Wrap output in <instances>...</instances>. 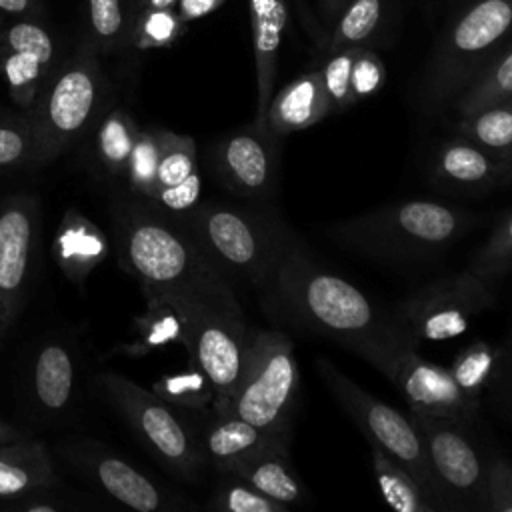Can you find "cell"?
Returning a JSON list of instances; mask_svg holds the SVG:
<instances>
[{"instance_id":"cell-1","label":"cell","mask_w":512,"mask_h":512,"mask_svg":"<svg viewBox=\"0 0 512 512\" xmlns=\"http://www.w3.org/2000/svg\"><path fill=\"white\" fill-rule=\"evenodd\" d=\"M258 292L272 318L334 340L384 376L406 350L418 348L398 318H388L360 288L318 264L292 230Z\"/></svg>"},{"instance_id":"cell-2","label":"cell","mask_w":512,"mask_h":512,"mask_svg":"<svg viewBox=\"0 0 512 512\" xmlns=\"http://www.w3.org/2000/svg\"><path fill=\"white\" fill-rule=\"evenodd\" d=\"M122 266L140 282L146 300L164 296L236 298L228 278L212 264L184 224L140 206L116 216Z\"/></svg>"},{"instance_id":"cell-3","label":"cell","mask_w":512,"mask_h":512,"mask_svg":"<svg viewBox=\"0 0 512 512\" xmlns=\"http://www.w3.org/2000/svg\"><path fill=\"white\" fill-rule=\"evenodd\" d=\"M478 216L436 200H404L342 220L328 236L382 262H424L474 228Z\"/></svg>"},{"instance_id":"cell-4","label":"cell","mask_w":512,"mask_h":512,"mask_svg":"<svg viewBox=\"0 0 512 512\" xmlns=\"http://www.w3.org/2000/svg\"><path fill=\"white\" fill-rule=\"evenodd\" d=\"M184 226L212 264L224 274L260 290L268 280L290 228L272 210L222 202L196 204Z\"/></svg>"},{"instance_id":"cell-5","label":"cell","mask_w":512,"mask_h":512,"mask_svg":"<svg viewBox=\"0 0 512 512\" xmlns=\"http://www.w3.org/2000/svg\"><path fill=\"white\" fill-rule=\"evenodd\" d=\"M298 386L294 340L280 330H254L242 378L232 396L214 406V414H232L270 434L290 438Z\"/></svg>"},{"instance_id":"cell-6","label":"cell","mask_w":512,"mask_h":512,"mask_svg":"<svg viewBox=\"0 0 512 512\" xmlns=\"http://www.w3.org/2000/svg\"><path fill=\"white\" fill-rule=\"evenodd\" d=\"M316 370L328 392L350 414V418L356 422V426L366 436L370 446L380 448L404 470H408L414 476V480L424 488V492L430 496L438 510H458L446 488L434 476L422 438L412 418L402 416L390 404L378 400L376 396L360 388L352 378L340 372L328 358H318Z\"/></svg>"},{"instance_id":"cell-7","label":"cell","mask_w":512,"mask_h":512,"mask_svg":"<svg viewBox=\"0 0 512 512\" xmlns=\"http://www.w3.org/2000/svg\"><path fill=\"white\" fill-rule=\"evenodd\" d=\"M164 298H170L184 314V348L216 390L212 406L226 402L242 378L254 334L246 324L238 300L218 296Z\"/></svg>"},{"instance_id":"cell-8","label":"cell","mask_w":512,"mask_h":512,"mask_svg":"<svg viewBox=\"0 0 512 512\" xmlns=\"http://www.w3.org/2000/svg\"><path fill=\"white\" fill-rule=\"evenodd\" d=\"M512 32V0H476L450 28L434 60L426 100L432 106L458 96Z\"/></svg>"},{"instance_id":"cell-9","label":"cell","mask_w":512,"mask_h":512,"mask_svg":"<svg viewBox=\"0 0 512 512\" xmlns=\"http://www.w3.org/2000/svg\"><path fill=\"white\" fill-rule=\"evenodd\" d=\"M100 386L112 406L158 460L184 478L194 480L198 476L206 460L202 446L168 402L114 372H104Z\"/></svg>"},{"instance_id":"cell-10","label":"cell","mask_w":512,"mask_h":512,"mask_svg":"<svg viewBox=\"0 0 512 512\" xmlns=\"http://www.w3.org/2000/svg\"><path fill=\"white\" fill-rule=\"evenodd\" d=\"M490 282L472 270L438 278L414 292L398 308V320L420 342H440L464 334L470 320L494 306Z\"/></svg>"},{"instance_id":"cell-11","label":"cell","mask_w":512,"mask_h":512,"mask_svg":"<svg viewBox=\"0 0 512 512\" xmlns=\"http://www.w3.org/2000/svg\"><path fill=\"white\" fill-rule=\"evenodd\" d=\"M98 76L90 60L68 66L30 116L34 128V166L56 160L86 130L98 106Z\"/></svg>"},{"instance_id":"cell-12","label":"cell","mask_w":512,"mask_h":512,"mask_svg":"<svg viewBox=\"0 0 512 512\" xmlns=\"http://www.w3.org/2000/svg\"><path fill=\"white\" fill-rule=\"evenodd\" d=\"M40 206L32 194L0 200V344L18 320L34 276Z\"/></svg>"},{"instance_id":"cell-13","label":"cell","mask_w":512,"mask_h":512,"mask_svg":"<svg viewBox=\"0 0 512 512\" xmlns=\"http://www.w3.org/2000/svg\"><path fill=\"white\" fill-rule=\"evenodd\" d=\"M434 476L446 488L458 510L482 508L484 464L464 432L466 424L412 414Z\"/></svg>"},{"instance_id":"cell-14","label":"cell","mask_w":512,"mask_h":512,"mask_svg":"<svg viewBox=\"0 0 512 512\" xmlns=\"http://www.w3.org/2000/svg\"><path fill=\"white\" fill-rule=\"evenodd\" d=\"M280 138L268 126L240 128L224 136L214 150L216 178L232 194L250 200H270L280 182Z\"/></svg>"},{"instance_id":"cell-15","label":"cell","mask_w":512,"mask_h":512,"mask_svg":"<svg viewBox=\"0 0 512 512\" xmlns=\"http://www.w3.org/2000/svg\"><path fill=\"white\" fill-rule=\"evenodd\" d=\"M406 398L412 414L470 424L478 404L468 398L446 366L430 362L418 348L406 350L386 376Z\"/></svg>"},{"instance_id":"cell-16","label":"cell","mask_w":512,"mask_h":512,"mask_svg":"<svg viewBox=\"0 0 512 512\" xmlns=\"http://www.w3.org/2000/svg\"><path fill=\"white\" fill-rule=\"evenodd\" d=\"M432 180L458 192H484L512 182V162L460 136L444 142L436 150Z\"/></svg>"},{"instance_id":"cell-17","label":"cell","mask_w":512,"mask_h":512,"mask_svg":"<svg viewBox=\"0 0 512 512\" xmlns=\"http://www.w3.org/2000/svg\"><path fill=\"white\" fill-rule=\"evenodd\" d=\"M330 112L334 108L322 86L320 70H310L272 94L266 110V126L274 136L284 138L292 132L312 128Z\"/></svg>"},{"instance_id":"cell-18","label":"cell","mask_w":512,"mask_h":512,"mask_svg":"<svg viewBox=\"0 0 512 512\" xmlns=\"http://www.w3.org/2000/svg\"><path fill=\"white\" fill-rule=\"evenodd\" d=\"M250 22L256 64V126H266V110L274 94L276 60L286 26L284 0H250Z\"/></svg>"},{"instance_id":"cell-19","label":"cell","mask_w":512,"mask_h":512,"mask_svg":"<svg viewBox=\"0 0 512 512\" xmlns=\"http://www.w3.org/2000/svg\"><path fill=\"white\" fill-rule=\"evenodd\" d=\"M58 476L44 442L22 438L0 444V500L56 488Z\"/></svg>"},{"instance_id":"cell-20","label":"cell","mask_w":512,"mask_h":512,"mask_svg":"<svg viewBox=\"0 0 512 512\" xmlns=\"http://www.w3.org/2000/svg\"><path fill=\"white\" fill-rule=\"evenodd\" d=\"M84 466L110 498L132 510L156 512L170 506L164 492L148 476L116 454L90 450L84 456Z\"/></svg>"},{"instance_id":"cell-21","label":"cell","mask_w":512,"mask_h":512,"mask_svg":"<svg viewBox=\"0 0 512 512\" xmlns=\"http://www.w3.org/2000/svg\"><path fill=\"white\" fill-rule=\"evenodd\" d=\"M288 440L290 438L270 434L238 416L214 414L212 422L202 434L200 446L204 456L216 468L228 472L252 454L276 444H288Z\"/></svg>"},{"instance_id":"cell-22","label":"cell","mask_w":512,"mask_h":512,"mask_svg":"<svg viewBox=\"0 0 512 512\" xmlns=\"http://www.w3.org/2000/svg\"><path fill=\"white\" fill-rule=\"evenodd\" d=\"M52 250L60 270L74 284H82L108 256L110 246L102 230L92 220L76 210H68L60 222Z\"/></svg>"},{"instance_id":"cell-23","label":"cell","mask_w":512,"mask_h":512,"mask_svg":"<svg viewBox=\"0 0 512 512\" xmlns=\"http://www.w3.org/2000/svg\"><path fill=\"white\" fill-rule=\"evenodd\" d=\"M228 474L244 480L268 498L286 506L306 504L310 500L308 490L294 472L288 458V444H276L252 454L238 462Z\"/></svg>"},{"instance_id":"cell-24","label":"cell","mask_w":512,"mask_h":512,"mask_svg":"<svg viewBox=\"0 0 512 512\" xmlns=\"http://www.w3.org/2000/svg\"><path fill=\"white\" fill-rule=\"evenodd\" d=\"M76 388V362L62 342H46L30 372V392L34 402L46 412H62L72 402Z\"/></svg>"},{"instance_id":"cell-25","label":"cell","mask_w":512,"mask_h":512,"mask_svg":"<svg viewBox=\"0 0 512 512\" xmlns=\"http://www.w3.org/2000/svg\"><path fill=\"white\" fill-rule=\"evenodd\" d=\"M134 340L122 346L126 356H144L166 344H186L182 310L170 298H148L144 314L136 316Z\"/></svg>"},{"instance_id":"cell-26","label":"cell","mask_w":512,"mask_h":512,"mask_svg":"<svg viewBox=\"0 0 512 512\" xmlns=\"http://www.w3.org/2000/svg\"><path fill=\"white\" fill-rule=\"evenodd\" d=\"M370 452L372 472L388 506L398 512H438L436 504L408 470H404L396 460L376 446H370Z\"/></svg>"},{"instance_id":"cell-27","label":"cell","mask_w":512,"mask_h":512,"mask_svg":"<svg viewBox=\"0 0 512 512\" xmlns=\"http://www.w3.org/2000/svg\"><path fill=\"white\" fill-rule=\"evenodd\" d=\"M456 132L486 152L512 162V98L460 116Z\"/></svg>"},{"instance_id":"cell-28","label":"cell","mask_w":512,"mask_h":512,"mask_svg":"<svg viewBox=\"0 0 512 512\" xmlns=\"http://www.w3.org/2000/svg\"><path fill=\"white\" fill-rule=\"evenodd\" d=\"M508 98H512V44L456 96L454 110L458 116H468Z\"/></svg>"},{"instance_id":"cell-29","label":"cell","mask_w":512,"mask_h":512,"mask_svg":"<svg viewBox=\"0 0 512 512\" xmlns=\"http://www.w3.org/2000/svg\"><path fill=\"white\" fill-rule=\"evenodd\" d=\"M138 124L124 110H110L96 128V156L110 174H124L138 134Z\"/></svg>"},{"instance_id":"cell-30","label":"cell","mask_w":512,"mask_h":512,"mask_svg":"<svg viewBox=\"0 0 512 512\" xmlns=\"http://www.w3.org/2000/svg\"><path fill=\"white\" fill-rule=\"evenodd\" d=\"M150 390L170 406L186 410H204L216 398L210 378L192 360L186 370L160 376Z\"/></svg>"},{"instance_id":"cell-31","label":"cell","mask_w":512,"mask_h":512,"mask_svg":"<svg viewBox=\"0 0 512 512\" xmlns=\"http://www.w3.org/2000/svg\"><path fill=\"white\" fill-rule=\"evenodd\" d=\"M498 356L500 352H496L492 344L484 340H476L454 356L448 370L456 380V384L460 386V390L474 402H480L482 390L496 374Z\"/></svg>"},{"instance_id":"cell-32","label":"cell","mask_w":512,"mask_h":512,"mask_svg":"<svg viewBox=\"0 0 512 512\" xmlns=\"http://www.w3.org/2000/svg\"><path fill=\"white\" fill-rule=\"evenodd\" d=\"M380 14L382 0H350L334 22V30L328 40V52L332 54L342 48L360 46L376 30Z\"/></svg>"},{"instance_id":"cell-33","label":"cell","mask_w":512,"mask_h":512,"mask_svg":"<svg viewBox=\"0 0 512 512\" xmlns=\"http://www.w3.org/2000/svg\"><path fill=\"white\" fill-rule=\"evenodd\" d=\"M160 142V160L154 186L176 184L198 170L196 142L192 136L160 128Z\"/></svg>"},{"instance_id":"cell-34","label":"cell","mask_w":512,"mask_h":512,"mask_svg":"<svg viewBox=\"0 0 512 512\" xmlns=\"http://www.w3.org/2000/svg\"><path fill=\"white\" fill-rule=\"evenodd\" d=\"M160 128H140L126 164V178L134 192L146 196L156 184V170L160 160Z\"/></svg>"},{"instance_id":"cell-35","label":"cell","mask_w":512,"mask_h":512,"mask_svg":"<svg viewBox=\"0 0 512 512\" xmlns=\"http://www.w3.org/2000/svg\"><path fill=\"white\" fill-rule=\"evenodd\" d=\"M512 268V212L492 230L484 246L476 252L468 270L492 282Z\"/></svg>"},{"instance_id":"cell-36","label":"cell","mask_w":512,"mask_h":512,"mask_svg":"<svg viewBox=\"0 0 512 512\" xmlns=\"http://www.w3.org/2000/svg\"><path fill=\"white\" fill-rule=\"evenodd\" d=\"M34 150L30 118H0V170L34 166Z\"/></svg>"},{"instance_id":"cell-37","label":"cell","mask_w":512,"mask_h":512,"mask_svg":"<svg viewBox=\"0 0 512 512\" xmlns=\"http://www.w3.org/2000/svg\"><path fill=\"white\" fill-rule=\"evenodd\" d=\"M44 64L38 62L34 56L8 50V54L2 60V72L10 90V96L20 104L22 108H28L34 98L40 84Z\"/></svg>"},{"instance_id":"cell-38","label":"cell","mask_w":512,"mask_h":512,"mask_svg":"<svg viewBox=\"0 0 512 512\" xmlns=\"http://www.w3.org/2000/svg\"><path fill=\"white\" fill-rule=\"evenodd\" d=\"M210 506L222 512H286L290 506L268 498L244 480L228 482L212 496Z\"/></svg>"},{"instance_id":"cell-39","label":"cell","mask_w":512,"mask_h":512,"mask_svg":"<svg viewBox=\"0 0 512 512\" xmlns=\"http://www.w3.org/2000/svg\"><path fill=\"white\" fill-rule=\"evenodd\" d=\"M358 48L360 46H352V48H342L338 52H332L330 58L322 64V68H318L322 86L334 110H342L354 104L350 94V72H352V62Z\"/></svg>"},{"instance_id":"cell-40","label":"cell","mask_w":512,"mask_h":512,"mask_svg":"<svg viewBox=\"0 0 512 512\" xmlns=\"http://www.w3.org/2000/svg\"><path fill=\"white\" fill-rule=\"evenodd\" d=\"M482 510L512 512V462L498 452L484 466Z\"/></svg>"},{"instance_id":"cell-41","label":"cell","mask_w":512,"mask_h":512,"mask_svg":"<svg viewBox=\"0 0 512 512\" xmlns=\"http://www.w3.org/2000/svg\"><path fill=\"white\" fill-rule=\"evenodd\" d=\"M384 80H386V68L380 56L372 50L358 48L352 62V72H350L352 102H358L376 94L382 88Z\"/></svg>"},{"instance_id":"cell-42","label":"cell","mask_w":512,"mask_h":512,"mask_svg":"<svg viewBox=\"0 0 512 512\" xmlns=\"http://www.w3.org/2000/svg\"><path fill=\"white\" fill-rule=\"evenodd\" d=\"M200 192H202V176H200V170H194L190 176H186L176 184L154 186L144 198H150L154 204L174 214H186L198 204Z\"/></svg>"},{"instance_id":"cell-43","label":"cell","mask_w":512,"mask_h":512,"mask_svg":"<svg viewBox=\"0 0 512 512\" xmlns=\"http://www.w3.org/2000/svg\"><path fill=\"white\" fill-rule=\"evenodd\" d=\"M6 46H8V50L34 56L44 66L52 60V54H54V46H52V40H50L48 32L42 30L40 26H36V24H30V22L14 24L8 30Z\"/></svg>"},{"instance_id":"cell-44","label":"cell","mask_w":512,"mask_h":512,"mask_svg":"<svg viewBox=\"0 0 512 512\" xmlns=\"http://www.w3.org/2000/svg\"><path fill=\"white\" fill-rule=\"evenodd\" d=\"M180 16L168 12V8H156L144 16L138 30V46L158 48L172 44L182 30Z\"/></svg>"},{"instance_id":"cell-45","label":"cell","mask_w":512,"mask_h":512,"mask_svg":"<svg viewBox=\"0 0 512 512\" xmlns=\"http://www.w3.org/2000/svg\"><path fill=\"white\" fill-rule=\"evenodd\" d=\"M90 20L98 38H116L122 28L120 0H90Z\"/></svg>"},{"instance_id":"cell-46","label":"cell","mask_w":512,"mask_h":512,"mask_svg":"<svg viewBox=\"0 0 512 512\" xmlns=\"http://www.w3.org/2000/svg\"><path fill=\"white\" fill-rule=\"evenodd\" d=\"M54 496H44L42 492H34V494H28L24 498H18L14 508H20V510H26V512H58L62 508L60 502L52 500Z\"/></svg>"},{"instance_id":"cell-47","label":"cell","mask_w":512,"mask_h":512,"mask_svg":"<svg viewBox=\"0 0 512 512\" xmlns=\"http://www.w3.org/2000/svg\"><path fill=\"white\" fill-rule=\"evenodd\" d=\"M224 0H180V20L190 22L202 18L222 6Z\"/></svg>"},{"instance_id":"cell-48","label":"cell","mask_w":512,"mask_h":512,"mask_svg":"<svg viewBox=\"0 0 512 512\" xmlns=\"http://www.w3.org/2000/svg\"><path fill=\"white\" fill-rule=\"evenodd\" d=\"M498 370V384H500V396H502V402H504V408L508 412V416L512 418V352L508 354V360L506 364L502 362Z\"/></svg>"},{"instance_id":"cell-49","label":"cell","mask_w":512,"mask_h":512,"mask_svg":"<svg viewBox=\"0 0 512 512\" xmlns=\"http://www.w3.org/2000/svg\"><path fill=\"white\" fill-rule=\"evenodd\" d=\"M350 0H322V16L328 24H334Z\"/></svg>"},{"instance_id":"cell-50","label":"cell","mask_w":512,"mask_h":512,"mask_svg":"<svg viewBox=\"0 0 512 512\" xmlns=\"http://www.w3.org/2000/svg\"><path fill=\"white\" fill-rule=\"evenodd\" d=\"M22 438H28V436L20 428H14V426H10V424L0 420V444L22 440Z\"/></svg>"},{"instance_id":"cell-51","label":"cell","mask_w":512,"mask_h":512,"mask_svg":"<svg viewBox=\"0 0 512 512\" xmlns=\"http://www.w3.org/2000/svg\"><path fill=\"white\" fill-rule=\"evenodd\" d=\"M0 8L8 12H24L28 8V0H0Z\"/></svg>"},{"instance_id":"cell-52","label":"cell","mask_w":512,"mask_h":512,"mask_svg":"<svg viewBox=\"0 0 512 512\" xmlns=\"http://www.w3.org/2000/svg\"><path fill=\"white\" fill-rule=\"evenodd\" d=\"M174 2H176V0H150V4H152L154 8H170Z\"/></svg>"}]
</instances>
